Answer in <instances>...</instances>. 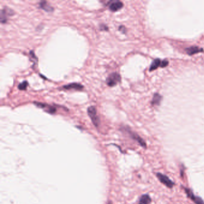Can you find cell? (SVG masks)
Listing matches in <instances>:
<instances>
[{
  "label": "cell",
  "instance_id": "obj_1",
  "mask_svg": "<svg viewBox=\"0 0 204 204\" xmlns=\"http://www.w3.org/2000/svg\"><path fill=\"white\" fill-rule=\"evenodd\" d=\"M121 81V76L118 73H115L110 74L107 78L106 83L110 87H113L117 85Z\"/></svg>",
  "mask_w": 204,
  "mask_h": 204
},
{
  "label": "cell",
  "instance_id": "obj_2",
  "mask_svg": "<svg viewBox=\"0 0 204 204\" xmlns=\"http://www.w3.org/2000/svg\"><path fill=\"white\" fill-rule=\"evenodd\" d=\"M88 113L89 116L92 120V123L95 126H98L100 124V118L97 115V110L95 106H90L88 108Z\"/></svg>",
  "mask_w": 204,
  "mask_h": 204
},
{
  "label": "cell",
  "instance_id": "obj_3",
  "mask_svg": "<svg viewBox=\"0 0 204 204\" xmlns=\"http://www.w3.org/2000/svg\"><path fill=\"white\" fill-rule=\"evenodd\" d=\"M156 175L160 183L165 185L167 188L169 189H172L174 186L175 183L171 180H170V178L168 176L164 175L160 173H156Z\"/></svg>",
  "mask_w": 204,
  "mask_h": 204
},
{
  "label": "cell",
  "instance_id": "obj_4",
  "mask_svg": "<svg viewBox=\"0 0 204 204\" xmlns=\"http://www.w3.org/2000/svg\"><path fill=\"white\" fill-rule=\"evenodd\" d=\"M184 190L185 191L188 197L190 198L192 201H193L195 204H204V201L202 199V198L201 197L197 196H196L193 191L189 189V188H187L186 187H183L181 186Z\"/></svg>",
  "mask_w": 204,
  "mask_h": 204
},
{
  "label": "cell",
  "instance_id": "obj_5",
  "mask_svg": "<svg viewBox=\"0 0 204 204\" xmlns=\"http://www.w3.org/2000/svg\"><path fill=\"white\" fill-rule=\"evenodd\" d=\"M14 14V12L7 7H4L1 10L0 14V19L1 22L2 24H5L8 20V17L10 16H12Z\"/></svg>",
  "mask_w": 204,
  "mask_h": 204
},
{
  "label": "cell",
  "instance_id": "obj_6",
  "mask_svg": "<svg viewBox=\"0 0 204 204\" xmlns=\"http://www.w3.org/2000/svg\"><path fill=\"white\" fill-rule=\"evenodd\" d=\"M34 104H35L37 107L43 109L45 111L50 114H54L56 112V108L54 106L48 105V104H44V103H42V102H35Z\"/></svg>",
  "mask_w": 204,
  "mask_h": 204
},
{
  "label": "cell",
  "instance_id": "obj_7",
  "mask_svg": "<svg viewBox=\"0 0 204 204\" xmlns=\"http://www.w3.org/2000/svg\"><path fill=\"white\" fill-rule=\"evenodd\" d=\"M108 3L110 10L113 12L120 10L123 7V3L120 1H110Z\"/></svg>",
  "mask_w": 204,
  "mask_h": 204
},
{
  "label": "cell",
  "instance_id": "obj_8",
  "mask_svg": "<svg viewBox=\"0 0 204 204\" xmlns=\"http://www.w3.org/2000/svg\"><path fill=\"white\" fill-rule=\"evenodd\" d=\"M128 132H129V133H130V135H131V137L133 139L136 140L141 146L146 148L147 147V145H146V143H145V141H144V140H143V138H141L138 135H137V133H135L134 132H132L131 131H129Z\"/></svg>",
  "mask_w": 204,
  "mask_h": 204
},
{
  "label": "cell",
  "instance_id": "obj_9",
  "mask_svg": "<svg viewBox=\"0 0 204 204\" xmlns=\"http://www.w3.org/2000/svg\"><path fill=\"white\" fill-rule=\"evenodd\" d=\"M83 86L81 85L80 84L76 83H70L67 85H65L63 86V89H66V90H81L82 89H83Z\"/></svg>",
  "mask_w": 204,
  "mask_h": 204
},
{
  "label": "cell",
  "instance_id": "obj_10",
  "mask_svg": "<svg viewBox=\"0 0 204 204\" xmlns=\"http://www.w3.org/2000/svg\"><path fill=\"white\" fill-rule=\"evenodd\" d=\"M39 6L41 9H43L46 12H52L53 11V8L47 1H41L39 3Z\"/></svg>",
  "mask_w": 204,
  "mask_h": 204
},
{
  "label": "cell",
  "instance_id": "obj_11",
  "mask_svg": "<svg viewBox=\"0 0 204 204\" xmlns=\"http://www.w3.org/2000/svg\"><path fill=\"white\" fill-rule=\"evenodd\" d=\"M151 202V198L148 194L143 195L139 200L138 204H150Z\"/></svg>",
  "mask_w": 204,
  "mask_h": 204
},
{
  "label": "cell",
  "instance_id": "obj_12",
  "mask_svg": "<svg viewBox=\"0 0 204 204\" xmlns=\"http://www.w3.org/2000/svg\"><path fill=\"white\" fill-rule=\"evenodd\" d=\"M186 50L188 54L189 55H192L198 53L200 52H203V49L198 47H190L186 49Z\"/></svg>",
  "mask_w": 204,
  "mask_h": 204
},
{
  "label": "cell",
  "instance_id": "obj_13",
  "mask_svg": "<svg viewBox=\"0 0 204 204\" xmlns=\"http://www.w3.org/2000/svg\"><path fill=\"white\" fill-rule=\"evenodd\" d=\"M160 64H161V61H160V59H156L155 60H153V62H152L151 65H150L149 71H152L153 70H155L159 66H160Z\"/></svg>",
  "mask_w": 204,
  "mask_h": 204
},
{
  "label": "cell",
  "instance_id": "obj_14",
  "mask_svg": "<svg viewBox=\"0 0 204 204\" xmlns=\"http://www.w3.org/2000/svg\"><path fill=\"white\" fill-rule=\"evenodd\" d=\"M162 96L160 95L159 93H155L154 95V97L153 98L151 104L152 105H159L160 104L161 100H162Z\"/></svg>",
  "mask_w": 204,
  "mask_h": 204
},
{
  "label": "cell",
  "instance_id": "obj_15",
  "mask_svg": "<svg viewBox=\"0 0 204 204\" xmlns=\"http://www.w3.org/2000/svg\"><path fill=\"white\" fill-rule=\"evenodd\" d=\"M28 85V83L27 81H24L22 83H20L18 85V89L20 90H25L27 89Z\"/></svg>",
  "mask_w": 204,
  "mask_h": 204
},
{
  "label": "cell",
  "instance_id": "obj_16",
  "mask_svg": "<svg viewBox=\"0 0 204 204\" xmlns=\"http://www.w3.org/2000/svg\"><path fill=\"white\" fill-rule=\"evenodd\" d=\"M169 62L167 60H163L162 61H161V64H160V67L162 68H164V67H166L168 65Z\"/></svg>",
  "mask_w": 204,
  "mask_h": 204
},
{
  "label": "cell",
  "instance_id": "obj_17",
  "mask_svg": "<svg viewBox=\"0 0 204 204\" xmlns=\"http://www.w3.org/2000/svg\"><path fill=\"white\" fill-rule=\"evenodd\" d=\"M100 29L102 31H108V27L104 24H102L100 25Z\"/></svg>",
  "mask_w": 204,
  "mask_h": 204
},
{
  "label": "cell",
  "instance_id": "obj_18",
  "mask_svg": "<svg viewBox=\"0 0 204 204\" xmlns=\"http://www.w3.org/2000/svg\"><path fill=\"white\" fill-rule=\"evenodd\" d=\"M118 29H119V31H120L123 34H125L126 32V29L124 26H120L119 28H118Z\"/></svg>",
  "mask_w": 204,
  "mask_h": 204
}]
</instances>
